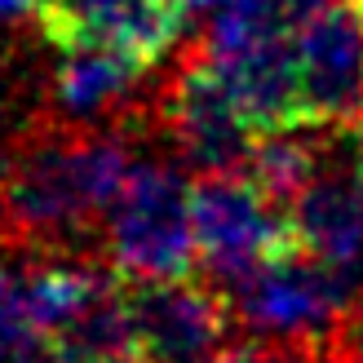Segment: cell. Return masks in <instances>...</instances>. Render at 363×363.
I'll return each mask as SVG.
<instances>
[{
  "mask_svg": "<svg viewBox=\"0 0 363 363\" xmlns=\"http://www.w3.org/2000/svg\"><path fill=\"white\" fill-rule=\"evenodd\" d=\"M315 346H293V341H248V346H230L217 363H311Z\"/></svg>",
  "mask_w": 363,
  "mask_h": 363,
  "instance_id": "obj_14",
  "label": "cell"
},
{
  "mask_svg": "<svg viewBox=\"0 0 363 363\" xmlns=\"http://www.w3.org/2000/svg\"><path fill=\"white\" fill-rule=\"evenodd\" d=\"M191 195L195 182L182 177L177 164L138 160L129 169L106 213V257L124 279H191L199 266Z\"/></svg>",
  "mask_w": 363,
  "mask_h": 363,
  "instance_id": "obj_3",
  "label": "cell"
},
{
  "mask_svg": "<svg viewBox=\"0 0 363 363\" xmlns=\"http://www.w3.org/2000/svg\"><path fill=\"white\" fill-rule=\"evenodd\" d=\"M0 363H53V350L45 346V341H27V346L0 350Z\"/></svg>",
  "mask_w": 363,
  "mask_h": 363,
  "instance_id": "obj_18",
  "label": "cell"
},
{
  "mask_svg": "<svg viewBox=\"0 0 363 363\" xmlns=\"http://www.w3.org/2000/svg\"><path fill=\"white\" fill-rule=\"evenodd\" d=\"M301 111L311 129L363 124V0H341L297 27Z\"/></svg>",
  "mask_w": 363,
  "mask_h": 363,
  "instance_id": "obj_7",
  "label": "cell"
},
{
  "mask_svg": "<svg viewBox=\"0 0 363 363\" xmlns=\"http://www.w3.org/2000/svg\"><path fill=\"white\" fill-rule=\"evenodd\" d=\"M230 315L252 337L293 341V346H319L346 323L359 306V275L333 262H319L306 248H288L270 257L235 288H226Z\"/></svg>",
  "mask_w": 363,
  "mask_h": 363,
  "instance_id": "obj_2",
  "label": "cell"
},
{
  "mask_svg": "<svg viewBox=\"0 0 363 363\" xmlns=\"http://www.w3.org/2000/svg\"><path fill=\"white\" fill-rule=\"evenodd\" d=\"M354 169H359V182H363V124H359V147H354Z\"/></svg>",
  "mask_w": 363,
  "mask_h": 363,
  "instance_id": "obj_20",
  "label": "cell"
},
{
  "mask_svg": "<svg viewBox=\"0 0 363 363\" xmlns=\"http://www.w3.org/2000/svg\"><path fill=\"white\" fill-rule=\"evenodd\" d=\"M138 363H217L230 346V301L191 279H124Z\"/></svg>",
  "mask_w": 363,
  "mask_h": 363,
  "instance_id": "obj_6",
  "label": "cell"
},
{
  "mask_svg": "<svg viewBox=\"0 0 363 363\" xmlns=\"http://www.w3.org/2000/svg\"><path fill=\"white\" fill-rule=\"evenodd\" d=\"M323 129H284V133H266L257 138V151L248 160V177L275 199V204L288 213L301 199V191L311 186L323 169V147L319 138Z\"/></svg>",
  "mask_w": 363,
  "mask_h": 363,
  "instance_id": "obj_12",
  "label": "cell"
},
{
  "mask_svg": "<svg viewBox=\"0 0 363 363\" xmlns=\"http://www.w3.org/2000/svg\"><path fill=\"white\" fill-rule=\"evenodd\" d=\"M186 18L191 9L182 0H40L35 31L58 49L102 40L155 67L177 45Z\"/></svg>",
  "mask_w": 363,
  "mask_h": 363,
  "instance_id": "obj_9",
  "label": "cell"
},
{
  "mask_svg": "<svg viewBox=\"0 0 363 363\" xmlns=\"http://www.w3.org/2000/svg\"><path fill=\"white\" fill-rule=\"evenodd\" d=\"M53 363H120V359H89V354H53Z\"/></svg>",
  "mask_w": 363,
  "mask_h": 363,
  "instance_id": "obj_19",
  "label": "cell"
},
{
  "mask_svg": "<svg viewBox=\"0 0 363 363\" xmlns=\"http://www.w3.org/2000/svg\"><path fill=\"white\" fill-rule=\"evenodd\" d=\"M195 213V244L199 266L213 288H235L270 257L301 248L288 213L270 199L244 169L240 173H208L195 182L191 195Z\"/></svg>",
  "mask_w": 363,
  "mask_h": 363,
  "instance_id": "obj_4",
  "label": "cell"
},
{
  "mask_svg": "<svg viewBox=\"0 0 363 363\" xmlns=\"http://www.w3.org/2000/svg\"><path fill=\"white\" fill-rule=\"evenodd\" d=\"M293 235L306 252L341 270H363V182L359 169L323 164L319 177L288 208Z\"/></svg>",
  "mask_w": 363,
  "mask_h": 363,
  "instance_id": "obj_10",
  "label": "cell"
},
{
  "mask_svg": "<svg viewBox=\"0 0 363 363\" xmlns=\"http://www.w3.org/2000/svg\"><path fill=\"white\" fill-rule=\"evenodd\" d=\"M155 106L164 116L169 142L199 177L248 169L257 151V129L248 124L222 76L208 67L199 45L186 49V58L173 67L169 84L155 94Z\"/></svg>",
  "mask_w": 363,
  "mask_h": 363,
  "instance_id": "obj_5",
  "label": "cell"
},
{
  "mask_svg": "<svg viewBox=\"0 0 363 363\" xmlns=\"http://www.w3.org/2000/svg\"><path fill=\"white\" fill-rule=\"evenodd\" d=\"M147 67L138 53L102 45V40H80L58 53L49 71V120L76 124V129H102L106 120L133 124L142 111V84Z\"/></svg>",
  "mask_w": 363,
  "mask_h": 363,
  "instance_id": "obj_8",
  "label": "cell"
},
{
  "mask_svg": "<svg viewBox=\"0 0 363 363\" xmlns=\"http://www.w3.org/2000/svg\"><path fill=\"white\" fill-rule=\"evenodd\" d=\"M311 363H363V346L346 341V333H337L311 350Z\"/></svg>",
  "mask_w": 363,
  "mask_h": 363,
  "instance_id": "obj_16",
  "label": "cell"
},
{
  "mask_svg": "<svg viewBox=\"0 0 363 363\" xmlns=\"http://www.w3.org/2000/svg\"><path fill=\"white\" fill-rule=\"evenodd\" d=\"M31 18H40V0H0V31H13Z\"/></svg>",
  "mask_w": 363,
  "mask_h": 363,
  "instance_id": "obj_17",
  "label": "cell"
},
{
  "mask_svg": "<svg viewBox=\"0 0 363 363\" xmlns=\"http://www.w3.org/2000/svg\"><path fill=\"white\" fill-rule=\"evenodd\" d=\"M120 270H98L89 262H62V257H40L18 275V306H23L27 328L53 350L58 341L76 328V319L102 297Z\"/></svg>",
  "mask_w": 363,
  "mask_h": 363,
  "instance_id": "obj_11",
  "label": "cell"
},
{
  "mask_svg": "<svg viewBox=\"0 0 363 363\" xmlns=\"http://www.w3.org/2000/svg\"><path fill=\"white\" fill-rule=\"evenodd\" d=\"M27 341H40L27 319H23V306H18V279L9 275L5 257H0V350H13V346H27Z\"/></svg>",
  "mask_w": 363,
  "mask_h": 363,
  "instance_id": "obj_13",
  "label": "cell"
},
{
  "mask_svg": "<svg viewBox=\"0 0 363 363\" xmlns=\"http://www.w3.org/2000/svg\"><path fill=\"white\" fill-rule=\"evenodd\" d=\"M133 164L124 129H76L49 116L27 124L0 160V244L53 252L84 240Z\"/></svg>",
  "mask_w": 363,
  "mask_h": 363,
  "instance_id": "obj_1",
  "label": "cell"
},
{
  "mask_svg": "<svg viewBox=\"0 0 363 363\" xmlns=\"http://www.w3.org/2000/svg\"><path fill=\"white\" fill-rule=\"evenodd\" d=\"M18 116H23V106H18V62L0 45V133H9L18 124Z\"/></svg>",
  "mask_w": 363,
  "mask_h": 363,
  "instance_id": "obj_15",
  "label": "cell"
}]
</instances>
